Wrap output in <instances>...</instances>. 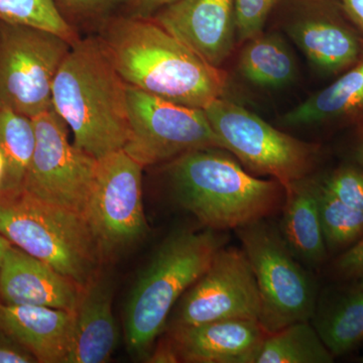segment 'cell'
Listing matches in <instances>:
<instances>
[{
	"label": "cell",
	"instance_id": "44dd1931",
	"mask_svg": "<svg viewBox=\"0 0 363 363\" xmlns=\"http://www.w3.org/2000/svg\"><path fill=\"white\" fill-rule=\"evenodd\" d=\"M313 326L334 357L363 341V290L354 288L316 307Z\"/></svg>",
	"mask_w": 363,
	"mask_h": 363
},
{
	"label": "cell",
	"instance_id": "f1b7e54d",
	"mask_svg": "<svg viewBox=\"0 0 363 363\" xmlns=\"http://www.w3.org/2000/svg\"><path fill=\"white\" fill-rule=\"evenodd\" d=\"M334 272L342 279H357L363 276V238L347 248L335 260Z\"/></svg>",
	"mask_w": 363,
	"mask_h": 363
},
{
	"label": "cell",
	"instance_id": "ac0fdd59",
	"mask_svg": "<svg viewBox=\"0 0 363 363\" xmlns=\"http://www.w3.org/2000/svg\"><path fill=\"white\" fill-rule=\"evenodd\" d=\"M112 284L99 274L83 289L65 363H104L118 344V328L112 312Z\"/></svg>",
	"mask_w": 363,
	"mask_h": 363
},
{
	"label": "cell",
	"instance_id": "603a6c76",
	"mask_svg": "<svg viewBox=\"0 0 363 363\" xmlns=\"http://www.w3.org/2000/svg\"><path fill=\"white\" fill-rule=\"evenodd\" d=\"M334 357L309 321L267 334L255 363H331Z\"/></svg>",
	"mask_w": 363,
	"mask_h": 363
},
{
	"label": "cell",
	"instance_id": "f546056e",
	"mask_svg": "<svg viewBox=\"0 0 363 363\" xmlns=\"http://www.w3.org/2000/svg\"><path fill=\"white\" fill-rule=\"evenodd\" d=\"M37 359L20 342L0 330V363H37Z\"/></svg>",
	"mask_w": 363,
	"mask_h": 363
},
{
	"label": "cell",
	"instance_id": "7402d4cb",
	"mask_svg": "<svg viewBox=\"0 0 363 363\" xmlns=\"http://www.w3.org/2000/svg\"><path fill=\"white\" fill-rule=\"evenodd\" d=\"M245 43L238 70L248 82L262 88H281L295 79V58L278 33H260Z\"/></svg>",
	"mask_w": 363,
	"mask_h": 363
},
{
	"label": "cell",
	"instance_id": "30bf717a",
	"mask_svg": "<svg viewBox=\"0 0 363 363\" xmlns=\"http://www.w3.org/2000/svg\"><path fill=\"white\" fill-rule=\"evenodd\" d=\"M32 119L35 149L23 192L85 216L98 160L70 142L68 126L54 107Z\"/></svg>",
	"mask_w": 363,
	"mask_h": 363
},
{
	"label": "cell",
	"instance_id": "4fadbf2b",
	"mask_svg": "<svg viewBox=\"0 0 363 363\" xmlns=\"http://www.w3.org/2000/svg\"><path fill=\"white\" fill-rule=\"evenodd\" d=\"M203 61L221 68L235 45V0H177L152 16Z\"/></svg>",
	"mask_w": 363,
	"mask_h": 363
},
{
	"label": "cell",
	"instance_id": "5bb4252c",
	"mask_svg": "<svg viewBox=\"0 0 363 363\" xmlns=\"http://www.w3.org/2000/svg\"><path fill=\"white\" fill-rule=\"evenodd\" d=\"M286 32L323 75H341L363 57L362 33L332 4L300 14L289 23Z\"/></svg>",
	"mask_w": 363,
	"mask_h": 363
},
{
	"label": "cell",
	"instance_id": "1f68e13d",
	"mask_svg": "<svg viewBox=\"0 0 363 363\" xmlns=\"http://www.w3.org/2000/svg\"><path fill=\"white\" fill-rule=\"evenodd\" d=\"M176 1L177 0H136L135 6L128 14L140 18H152L157 11Z\"/></svg>",
	"mask_w": 363,
	"mask_h": 363
},
{
	"label": "cell",
	"instance_id": "cb8c5ba5",
	"mask_svg": "<svg viewBox=\"0 0 363 363\" xmlns=\"http://www.w3.org/2000/svg\"><path fill=\"white\" fill-rule=\"evenodd\" d=\"M318 206L328 252L350 248L363 238V211L344 204L318 180Z\"/></svg>",
	"mask_w": 363,
	"mask_h": 363
},
{
	"label": "cell",
	"instance_id": "8d00e7d4",
	"mask_svg": "<svg viewBox=\"0 0 363 363\" xmlns=\"http://www.w3.org/2000/svg\"><path fill=\"white\" fill-rule=\"evenodd\" d=\"M355 286H357L358 289H360V290H363V276L362 278L357 279V284H355Z\"/></svg>",
	"mask_w": 363,
	"mask_h": 363
},
{
	"label": "cell",
	"instance_id": "5b68a950",
	"mask_svg": "<svg viewBox=\"0 0 363 363\" xmlns=\"http://www.w3.org/2000/svg\"><path fill=\"white\" fill-rule=\"evenodd\" d=\"M0 234L82 289L101 272L104 255L84 215L23 191L0 197Z\"/></svg>",
	"mask_w": 363,
	"mask_h": 363
},
{
	"label": "cell",
	"instance_id": "277c9868",
	"mask_svg": "<svg viewBox=\"0 0 363 363\" xmlns=\"http://www.w3.org/2000/svg\"><path fill=\"white\" fill-rule=\"evenodd\" d=\"M220 231L179 229L157 247L133 286L124 311L128 352L147 359L169 315L224 245Z\"/></svg>",
	"mask_w": 363,
	"mask_h": 363
},
{
	"label": "cell",
	"instance_id": "8fae6325",
	"mask_svg": "<svg viewBox=\"0 0 363 363\" xmlns=\"http://www.w3.org/2000/svg\"><path fill=\"white\" fill-rule=\"evenodd\" d=\"M143 169L123 150L98 160L85 216L105 259L133 247L149 231L143 203Z\"/></svg>",
	"mask_w": 363,
	"mask_h": 363
},
{
	"label": "cell",
	"instance_id": "7a4b0ae2",
	"mask_svg": "<svg viewBox=\"0 0 363 363\" xmlns=\"http://www.w3.org/2000/svg\"><path fill=\"white\" fill-rule=\"evenodd\" d=\"M55 111L73 133L74 145L96 160L123 150L130 135L128 84L96 35L72 45L52 88Z\"/></svg>",
	"mask_w": 363,
	"mask_h": 363
},
{
	"label": "cell",
	"instance_id": "6da1fadb",
	"mask_svg": "<svg viewBox=\"0 0 363 363\" xmlns=\"http://www.w3.org/2000/svg\"><path fill=\"white\" fill-rule=\"evenodd\" d=\"M95 35L124 82L136 89L200 109L224 96L225 72L203 61L152 18L121 14Z\"/></svg>",
	"mask_w": 363,
	"mask_h": 363
},
{
	"label": "cell",
	"instance_id": "d590c367",
	"mask_svg": "<svg viewBox=\"0 0 363 363\" xmlns=\"http://www.w3.org/2000/svg\"><path fill=\"white\" fill-rule=\"evenodd\" d=\"M11 243L0 234V262H1L4 253H6L7 248L11 247Z\"/></svg>",
	"mask_w": 363,
	"mask_h": 363
},
{
	"label": "cell",
	"instance_id": "ffe728a7",
	"mask_svg": "<svg viewBox=\"0 0 363 363\" xmlns=\"http://www.w3.org/2000/svg\"><path fill=\"white\" fill-rule=\"evenodd\" d=\"M363 116V57L354 66L281 116L286 126L355 123Z\"/></svg>",
	"mask_w": 363,
	"mask_h": 363
},
{
	"label": "cell",
	"instance_id": "2e32d148",
	"mask_svg": "<svg viewBox=\"0 0 363 363\" xmlns=\"http://www.w3.org/2000/svg\"><path fill=\"white\" fill-rule=\"evenodd\" d=\"M267 335L259 320L168 327L180 362L187 363H255Z\"/></svg>",
	"mask_w": 363,
	"mask_h": 363
},
{
	"label": "cell",
	"instance_id": "e0dca14e",
	"mask_svg": "<svg viewBox=\"0 0 363 363\" xmlns=\"http://www.w3.org/2000/svg\"><path fill=\"white\" fill-rule=\"evenodd\" d=\"M76 313L40 306L0 303V330L16 339L40 363H65Z\"/></svg>",
	"mask_w": 363,
	"mask_h": 363
},
{
	"label": "cell",
	"instance_id": "836d02e7",
	"mask_svg": "<svg viewBox=\"0 0 363 363\" xmlns=\"http://www.w3.org/2000/svg\"><path fill=\"white\" fill-rule=\"evenodd\" d=\"M9 161L4 145L0 143V197L9 194Z\"/></svg>",
	"mask_w": 363,
	"mask_h": 363
},
{
	"label": "cell",
	"instance_id": "d6986e66",
	"mask_svg": "<svg viewBox=\"0 0 363 363\" xmlns=\"http://www.w3.org/2000/svg\"><path fill=\"white\" fill-rule=\"evenodd\" d=\"M284 190L281 236L298 259L310 267H320L326 260L328 250L318 206V180L306 177L289 184Z\"/></svg>",
	"mask_w": 363,
	"mask_h": 363
},
{
	"label": "cell",
	"instance_id": "9c48e42d",
	"mask_svg": "<svg viewBox=\"0 0 363 363\" xmlns=\"http://www.w3.org/2000/svg\"><path fill=\"white\" fill-rule=\"evenodd\" d=\"M130 135L123 150L143 168L195 150L222 149L204 109L174 104L128 85Z\"/></svg>",
	"mask_w": 363,
	"mask_h": 363
},
{
	"label": "cell",
	"instance_id": "4316f807",
	"mask_svg": "<svg viewBox=\"0 0 363 363\" xmlns=\"http://www.w3.org/2000/svg\"><path fill=\"white\" fill-rule=\"evenodd\" d=\"M322 184L344 204L363 211V169L345 164L334 169Z\"/></svg>",
	"mask_w": 363,
	"mask_h": 363
},
{
	"label": "cell",
	"instance_id": "8992f818",
	"mask_svg": "<svg viewBox=\"0 0 363 363\" xmlns=\"http://www.w3.org/2000/svg\"><path fill=\"white\" fill-rule=\"evenodd\" d=\"M259 288V323L267 334L310 321L317 307L316 285L281 233L267 218L236 229Z\"/></svg>",
	"mask_w": 363,
	"mask_h": 363
},
{
	"label": "cell",
	"instance_id": "7c38bea8",
	"mask_svg": "<svg viewBox=\"0 0 363 363\" xmlns=\"http://www.w3.org/2000/svg\"><path fill=\"white\" fill-rule=\"evenodd\" d=\"M172 312L169 327L194 326L222 320L259 321V288L243 250L222 247Z\"/></svg>",
	"mask_w": 363,
	"mask_h": 363
},
{
	"label": "cell",
	"instance_id": "484cf974",
	"mask_svg": "<svg viewBox=\"0 0 363 363\" xmlns=\"http://www.w3.org/2000/svg\"><path fill=\"white\" fill-rule=\"evenodd\" d=\"M55 2L67 23L79 35H96L112 18L130 13L136 0H55Z\"/></svg>",
	"mask_w": 363,
	"mask_h": 363
},
{
	"label": "cell",
	"instance_id": "83f0119b",
	"mask_svg": "<svg viewBox=\"0 0 363 363\" xmlns=\"http://www.w3.org/2000/svg\"><path fill=\"white\" fill-rule=\"evenodd\" d=\"M281 0H235L236 38L245 43L264 30L269 14Z\"/></svg>",
	"mask_w": 363,
	"mask_h": 363
},
{
	"label": "cell",
	"instance_id": "e575fe53",
	"mask_svg": "<svg viewBox=\"0 0 363 363\" xmlns=\"http://www.w3.org/2000/svg\"><path fill=\"white\" fill-rule=\"evenodd\" d=\"M357 124V142L353 149V159L363 169V116L355 121Z\"/></svg>",
	"mask_w": 363,
	"mask_h": 363
},
{
	"label": "cell",
	"instance_id": "d4e9b609",
	"mask_svg": "<svg viewBox=\"0 0 363 363\" xmlns=\"http://www.w3.org/2000/svg\"><path fill=\"white\" fill-rule=\"evenodd\" d=\"M0 21L50 30L72 45L82 38L67 23L55 0H0Z\"/></svg>",
	"mask_w": 363,
	"mask_h": 363
},
{
	"label": "cell",
	"instance_id": "4dcf8cb0",
	"mask_svg": "<svg viewBox=\"0 0 363 363\" xmlns=\"http://www.w3.org/2000/svg\"><path fill=\"white\" fill-rule=\"evenodd\" d=\"M145 362L150 363H177L180 362L178 353L175 350L171 339L167 335L157 343L156 347L150 351L149 357H147Z\"/></svg>",
	"mask_w": 363,
	"mask_h": 363
},
{
	"label": "cell",
	"instance_id": "d6a6232c",
	"mask_svg": "<svg viewBox=\"0 0 363 363\" xmlns=\"http://www.w3.org/2000/svg\"><path fill=\"white\" fill-rule=\"evenodd\" d=\"M344 13L363 35V0H340Z\"/></svg>",
	"mask_w": 363,
	"mask_h": 363
},
{
	"label": "cell",
	"instance_id": "9a60e30c",
	"mask_svg": "<svg viewBox=\"0 0 363 363\" xmlns=\"http://www.w3.org/2000/svg\"><path fill=\"white\" fill-rule=\"evenodd\" d=\"M83 289L21 248H7L0 262V303L76 313Z\"/></svg>",
	"mask_w": 363,
	"mask_h": 363
},
{
	"label": "cell",
	"instance_id": "52a82bcc",
	"mask_svg": "<svg viewBox=\"0 0 363 363\" xmlns=\"http://www.w3.org/2000/svg\"><path fill=\"white\" fill-rule=\"evenodd\" d=\"M222 147L250 171L269 176L286 187L310 175L319 147L303 142L224 97L204 108Z\"/></svg>",
	"mask_w": 363,
	"mask_h": 363
},
{
	"label": "cell",
	"instance_id": "74e56055",
	"mask_svg": "<svg viewBox=\"0 0 363 363\" xmlns=\"http://www.w3.org/2000/svg\"><path fill=\"white\" fill-rule=\"evenodd\" d=\"M360 362H363V357L360 358Z\"/></svg>",
	"mask_w": 363,
	"mask_h": 363
},
{
	"label": "cell",
	"instance_id": "3957f363",
	"mask_svg": "<svg viewBox=\"0 0 363 363\" xmlns=\"http://www.w3.org/2000/svg\"><path fill=\"white\" fill-rule=\"evenodd\" d=\"M164 166L177 204L212 230H236L283 206L279 182L250 175L225 150H195Z\"/></svg>",
	"mask_w": 363,
	"mask_h": 363
},
{
	"label": "cell",
	"instance_id": "ba28073f",
	"mask_svg": "<svg viewBox=\"0 0 363 363\" xmlns=\"http://www.w3.org/2000/svg\"><path fill=\"white\" fill-rule=\"evenodd\" d=\"M71 47L50 30L0 21V111L33 118L51 109L52 83Z\"/></svg>",
	"mask_w": 363,
	"mask_h": 363
}]
</instances>
